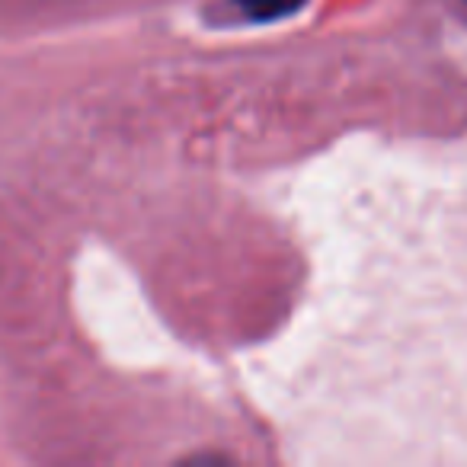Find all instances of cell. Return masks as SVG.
Masks as SVG:
<instances>
[{"label":"cell","instance_id":"obj_1","mask_svg":"<svg viewBox=\"0 0 467 467\" xmlns=\"http://www.w3.org/2000/svg\"><path fill=\"white\" fill-rule=\"evenodd\" d=\"M451 10H454V16L467 26V0H451Z\"/></svg>","mask_w":467,"mask_h":467}]
</instances>
